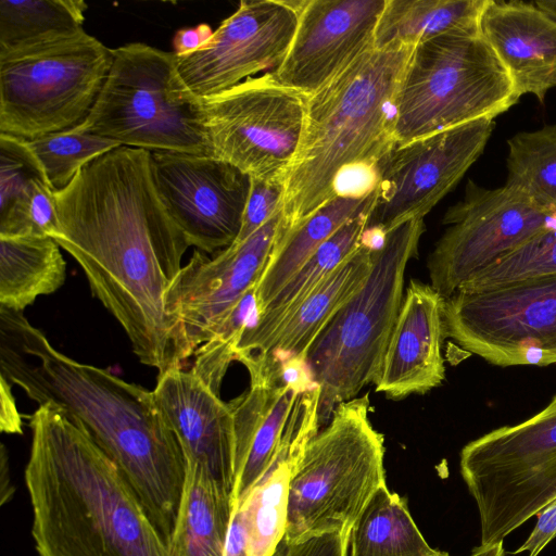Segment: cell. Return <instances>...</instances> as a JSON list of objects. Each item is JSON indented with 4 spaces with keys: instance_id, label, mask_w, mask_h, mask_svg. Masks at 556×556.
Listing matches in <instances>:
<instances>
[{
    "instance_id": "6da1fadb",
    "label": "cell",
    "mask_w": 556,
    "mask_h": 556,
    "mask_svg": "<svg viewBox=\"0 0 556 556\" xmlns=\"http://www.w3.org/2000/svg\"><path fill=\"white\" fill-rule=\"evenodd\" d=\"M52 238L80 265L92 294L157 376L192 356L167 315L165 292L189 244L156 191L151 152L118 147L88 163L54 192Z\"/></svg>"
},
{
    "instance_id": "7a4b0ae2",
    "label": "cell",
    "mask_w": 556,
    "mask_h": 556,
    "mask_svg": "<svg viewBox=\"0 0 556 556\" xmlns=\"http://www.w3.org/2000/svg\"><path fill=\"white\" fill-rule=\"evenodd\" d=\"M0 376L85 430L116 465L169 546L187 463L153 391L66 356L23 312L1 306Z\"/></svg>"
},
{
    "instance_id": "3957f363",
    "label": "cell",
    "mask_w": 556,
    "mask_h": 556,
    "mask_svg": "<svg viewBox=\"0 0 556 556\" xmlns=\"http://www.w3.org/2000/svg\"><path fill=\"white\" fill-rule=\"evenodd\" d=\"M38 556H174L116 465L51 404L28 416Z\"/></svg>"
},
{
    "instance_id": "277c9868",
    "label": "cell",
    "mask_w": 556,
    "mask_h": 556,
    "mask_svg": "<svg viewBox=\"0 0 556 556\" xmlns=\"http://www.w3.org/2000/svg\"><path fill=\"white\" fill-rule=\"evenodd\" d=\"M414 48H374L306 97L303 134L285 177L282 236L334 198L343 176L378 172L395 148V97Z\"/></svg>"
},
{
    "instance_id": "5b68a950",
    "label": "cell",
    "mask_w": 556,
    "mask_h": 556,
    "mask_svg": "<svg viewBox=\"0 0 556 556\" xmlns=\"http://www.w3.org/2000/svg\"><path fill=\"white\" fill-rule=\"evenodd\" d=\"M424 231V218H415L384 235L362 288L309 346L305 362L320 390L319 428L329 422L339 404L376 383L402 306L405 269L417 254Z\"/></svg>"
},
{
    "instance_id": "8992f818",
    "label": "cell",
    "mask_w": 556,
    "mask_h": 556,
    "mask_svg": "<svg viewBox=\"0 0 556 556\" xmlns=\"http://www.w3.org/2000/svg\"><path fill=\"white\" fill-rule=\"evenodd\" d=\"M369 413L368 394L339 404L304 447L290 478L285 543L350 531L386 484L383 437Z\"/></svg>"
},
{
    "instance_id": "52a82bcc",
    "label": "cell",
    "mask_w": 556,
    "mask_h": 556,
    "mask_svg": "<svg viewBox=\"0 0 556 556\" xmlns=\"http://www.w3.org/2000/svg\"><path fill=\"white\" fill-rule=\"evenodd\" d=\"M112 52L98 99L74 128L150 152L211 156L203 100L182 80L175 53L140 42Z\"/></svg>"
},
{
    "instance_id": "ba28073f",
    "label": "cell",
    "mask_w": 556,
    "mask_h": 556,
    "mask_svg": "<svg viewBox=\"0 0 556 556\" xmlns=\"http://www.w3.org/2000/svg\"><path fill=\"white\" fill-rule=\"evenodd\" d=\"M519 98L481 34L427 40L415 46L395 97V144L477 119H494Z\"/></svg>"
},
{
    "instance_id": "9c48e42d",
    "label": "cell",
    "mask_w": 556,
    "mask_h": 556,
    "mask_svg": "<svg viewBox=\"0 0 556 556\" xmlns=\"http://www.w3.org/2000/svg\"><path fill=\"white\" fill-rule=\"evenodd\" d=\"M459 471L478 509L480 545L504 542L556 498V394L532 417L468 442Z\"/></svg>"
},
{
    "instance_id": "30bf717a",
    "label": "cell",
    "mask_w": 556,
    "mask_h": 556,
    "mask_svg": "<svg viewBox=\"0 0 556 556\" xmlns=\"http://www.w3.org/2000/svg\"><path fill=\"white\" fill-rule=\"evenodd\" d=\"M112 61V49L86 31L0 58V134L29 141L78 126Z\"/></svg>"
},
{
    "instance_id": "8fae6325",
    "label": "cell",
    "mask_w": 556,
    "mask_h": 556,
    "mask_svg": "<svg viewBox=\"0 0 556 556\" xmlns=\"http://www.w3.org/2000/svg\"><path fill=\"white\" fill-rule=\"evenodd\" d=\"M444 337L500 366L556 364V275L444 299Z\"/></svg>"
},
{
    "instance_id": "7c38bea8",
    "label": "cell",
    "mask_w": 556,
    "mask_h": 556,
    "mask_svg": "<svg viewBox=\"0 0 556 556\" xmlns=\"http://www.w3.org/2000/svg\"><path fill=\"white\" fill-rule=\"evenodd\" d=\"M202 100L211 156L252 178L285 180L303 134L305 96L268 72Z\"/></svg>"
},
{
    "instance_id": "4fadbf2b",
    "label": "cell",
    "mask_w": 556,
    "mask_h": 556,
    "mask_svg": "<svg viewBox=\"0 0 556 556\" xmlns=\"http://www.w3.org/2000/svg\"><path fill=\"white\" fill-rule=\"evenodd\" d=\"M556 223V214L506 186L468 180L464 198L445 212L447 226L429 254L431 287L443 299L470 278Z\"/></svg>"
},
{
    "instance_id": "5bb4252c",
    "label": "cell",
    "mask_w": 556,
    "mask_h": 556,
    "mask_svg": "<svg viewBox=\"0 0 556 556\" xmlns=\"http://www.w3.org/2000/svg\"><path fill=\"white\" fill-rule=\"evenodd\" d=\"M494 126L481 118L395 146L378 168L365 231L386 235L424 218L479 159Z\"/></svg>"
},
{
    "instance_id": "9a60e30c",
    "label": "cell",
    "mask_w": 556,
    "mask_h": 556,
    "mask_svg": "<svg viewBox=\"0 0 556 556\" xmlns=\"http://www.w3.org/2000/svg\"><path fill=\"white\" fill-rule=\"evenodd\" d=\"M159 197L189 247L214 253L239 236L251 177L208 155L151 152Z\"/></svg>"
},
{
    "instance_id": "2e32d148",
    "label": "cell",
    "mask_w": 556,
    "mask_h": 556,
    "mask_svg": "<svg viewBox=\"0 0 556 556\" xmlns=\"http://www.w3.org/2000/svg\"><path fill=\"white\" fill-rule=\"evenodd\" d=\"M282 235V208L240 243L214 257L195 249L165 292V309L191 355L210 340L237 303L258 282Z\"/></svg>"
},
{
    "instance_id": "e0dca14e",
    "label": "cell",
    "mask_w": 556,
    "mask_h": 556,
    "mask_svg": "<svg viewBox=\"0 0 556 556\" xmlns=\"http://www.w3.org/2000/svg\"><path fill=\"white\" fill-rule=\"evenodd\" d=\"M296 25L298 1L242 0L201 48L175 54L177 70L195 96H215L256 73L275 71Z\"/></svg>"
},
{
    "instance_id": "ac0fdd59",
    "label": "cell",
    "mask_w": 556,
    "mask_h": 556,
    "mask_svg": "<svg viewBox=\"0 0 556 556\" xmlns=\"http://www.w3.org/2000/svg\"><path fill=\"white\" fill-rule=\"evenodd\" d=\"M386 1H298L296 30L275 78L305 97L321 89L375 48Z\"/></svg>"
},
{
    "instance_id": "d6986e66",
    "label": "cell",
    "mask_w": 556,
    "mask_h": 556,
    "mask_svg": "<svg viewBox=\"0 0 556 556\" xmlns=\"http://www.w3.org/2000/svg\"><path fill=\"white\" fill-rule=\"evenodd\" d=\"M250 374V388L229 402L235 427L236 507L270 470L282 430L298 394L314 382H291L274 355L238 359Z\"/></svg>"
},
{
    "instance_id": "ffe728a7",
    "label": "cell",
    "mask_w": 556,
    "mask_h": 556,
    "mask_svg": "<svg viewBox=\"0 0 556 556\" xmlns=\"http://www.w3.org/2000/svg\"><path fill=\"white\" fill-rule=\"evenodd\" d=\"M152 391L164 420L181 445L186 463L204 468L233 495L235 427L230 404L182 367L157 376Z\"/></svg>"
},
{
    "instance_id": "44dd1931",
    "label": "cell",
    "mask_w": 556,
    "mask_h": 556,
    "mask_svg": "<svg viewBox=\"0 0 556 556\" xmlns=\"http://www.w3.org/2000/svg\"><path fill=\"white\" fill-rule=\"evenodd\" d=\"M443 306L444 299L431 285L410 280L375 383L377 392L401 400L444 381Z\"/></svg>"
},
{
    "instance_id": "7402d4cb",
    "label": "cell",
    "mask_w": 556,
    "mask_h": 556,
    "mask_svg": "<svg viewBox=\"0 0 556 556\" xmlns=\"http://www.w3.org/2000/svg\"><path fill=\"white\" fill-rule=\"evenodd\" d=\"M480 34L506 68L517 93L543 103L556 87V20L523 1L486 0Z\"/></svg>"
},
{
    "instance_id": "603a6c76",
    "label": "cell",
    "mask_w": 556,
    "mask_h": 556,
    "mask_svg": "<svg viewBox=\"0 0 556 556\" xmlns=\"http://www.w3.org/2000/svg\"><path fill=\"white\" fill-rule=\"evenodd\" d=\"M367 213L345 223L290 278L266 307L245 327L236 348V361L268 354L285 323L309 294L363 243Z\"/></svg>"
},
{
    "instance_id": "cb8c5ba5",
    "label": "cell",
    "mask_w": 556,
    "mask_h": 556,
    "mask_svg": "<svg viewBox=\"0 0 556 556\" xmlns=\"http://www.w3.org/2000/svg\"><path fill=\"white\" fill-rule=\"evenodd\" d=\"M374 250L363 242L309 294L277 333L269 352L271 355L281 363L306 361L314 340L368 278Z\"/></svg>"
},
{
    "instance_id": "d4e9b609",
    "label": "cell",
    "mask_w": 556,
    "mask_h": 556,
    "mask_svg": "<svg viewBox=\"0 0 556 556\" xmlns=\"http://www.w3.org/2000/svg\"><path fill=\"white\" fill-rule=\"evenodd\" d=\"M376 190L367 194H337L298 227L282 236L254 288L255 312L261 313L290 278L339 228L368 212Z\"/></svg>"
},
{
    "instance_id": "484cf974",
    "label": "cell",
    "mask_w": 556,
    "mask_h": 556,
    "mask_svg": "<svg viewBox=\"0 0 556 556\" xmlns=\"http://www.w3.org/2000/svg\"><path fill=\"white\" fill-rule=\"evenodd\" d=\"M235 511L232 493L204 468L187 463L169 548L174 556H224Z\"/></svg>"
},
{
    "instance_id": "4316f807",
    "label": "cell",
    "mask_w": 556,
    "mask_h": 556,
    "mask_svg": "<svg viewBox=\"0 0 556 556\" xmlns=\"http://www.w3.org/2000/svg\"><path fill=\"white\" fill-rule=\"evenodd\" d=\"M486 0H387L375 48L417 46L450 34H480Z\"/></svg>"
},
{
    "instance_id": "83f0119b",
    "label": "cell",
    "mask_w": 556,
    "mask_h": 556,
    "mask_svg": "<svg viewBox=\"0 0 556 556\" xmlns=\"http://www.w3.org/2000/svg\"><path fill=\"white\" fill-rule=\"evenodd\" d=\"M60 248L50 236L0 237V306L24 312L60 289L66 278Z\"/></svg>"
},
{
    "instance_id": "f1b7e54d",
    "label": "cell",
    "mask_w": 556,
    "mask_h": 556,
    "mask_svg": "<svg viewBox=\"0 0 556 556\" xmlns=\"http://www.w3.org/2000/svg\"><path fill=\"white\" fill-rule=\"evenodd\" d=\"M346 556H450L431 547L405 501L382 485L350 529Z\"/></svg>"
},
{
    "instance_id": "f546056e",
    "label": "cell",
    "mask_w": 556,
    "mask_h": 556,
    "mask_svg": "<svg viewBox=\"0 0 556 556\" xmlns=\"http://www.w3.org/2000/svg\"><path fill=\"white\" fill-rule=\"evenodd\" d=\"M86 10L81 0H1L0 58L81 34Z\"/></svg>"
},
{
    "instance_id": "4dcf8cb0",
    "label": "cell",
    "mask_w": 556,
    "mask_h": 556,
    "mask_svg": "<svg viewBox=\"0 0 556 556\" xmlns=\"http://www.w3.org/2000/svg\"><path fill=\"white\" fill-rule=\"evenodd\" d=\"M507 144L505 186L556 214V125L518 132Z\"/></svg>"
},
{
    "instance_id": "1f68e13d",
    "label": "cell",
    "mask_w": 556,
    "mask_h": 556,
    "mask_svg": "<svg viewBox=\"0 0 556 556\" xmlns=\"http://www.w3.org/2000/svg\"><path fill=\"white\" fill-rule=\"evenodd\" d=\"M26 142L53 192L65 189L91 161L122 147L114 140L75 128Z\"/></svg>"
},
{
    "instance_id": "d6a6232c",
    "label": "cell",
    "mask_w": 556,
    "mask_h": 556,
    "mask_svg": "<svg viewBox=\"0 0 556 556\" xmlns=\"http://www.w3.org/2000/svg\"><path fill=\"white\" fill-rule=\"evenodd\" d=\"M556 275V223L483 269L457 291L480 292Z\"/></svg>"
},
{
    "instance_id": "836d02e7",
    "label": "cell",
    "mask_w": 556,
    "mask_h": 556,
    "mask_svg": "<svg viewBox=\"0 0 556 556\" xmlns=\"http://www.w3.org/2000/svg\"><path fill=\"white\" fill-rule=\"evenodd\" d=\"M254 289L250 290L224 318L213 337L194 353L191 371L214 393L220 394L226 371L236 361V348L245 327L254 319Z\"/></svg>"
},
{
    "instance_id": "e575fe53",
    "label": "cell",
    "mask_w": 556,
    "mask_h": 556,
    "mask_svg": "<svg viewBox=\"0 0 556 556\" xmlns=\"http://www.w3.org/2000/svg\"><path fill=\"white\" fill-rule=\"evenodd\" d=\"M58 230L54 192L45 176L0 205V237L50 236Z\"/></svg>"
},
{
    "instance_id": "d590c367",
    "label": "cell",
    "mask_w": 556,
    "mask_h": 556,
    "mask_svg": "<svg viewBox=\"0 0 556 556\" xmlns=\"http://www.w3.org/2000/svg\"><path fill=\"white\" fill-rule=\"evenodd\" d=\"M285 193V180H264L251 177L242 225L233 243H240L266 224L280 208Z\"/></svg>"
},
{
    "instance_id": "8d00e7d4",
    "label": "cell",
    "mask_w": 556,
    "mask_h": 556,
    "mask_svg": "<svg viewBox=\"0 0 556 556\" xmlns=\"http://www.w3.org/2000/svg\"><path fill=\"white\" fill-rule=\"evenodd\" d=\"M349 532L314 536L295 544L282 541L274 556H346Z\"/></svg>"
},
{
    "instance_id": "74e56055",
    "label": "cell",
    "mask_w": 556,
    "mask_h": 556,
    "mask_svg": "<svg viewBox=\"0 0 556 556\" xmlns=\"http://www.w3.org/2000/svg\"><path fill=\"white\" fill-rule=\"evenodd\" d=\"M556 538V498L536 514V522L525 542L513 552L514 555L528 553L539 556L540 553Z\"/></svg>"
},
{
    "instance_id": "f35d334b",
    "label": "cell",
    "mask_w": 556,
    "mask_h": 556,
    "mask_svg": "<svg viewBox=\"0 0 556 556\" xmlns=\"http://www.w3.org/2000/svg\"><path fill=\"white\" fill-rule=\"evenodd\" d=\"M8 380L0 376V430L10 434H22V416Z\"/></svg>"
},
{
    "instance_id": "ab89813d",
    "label": "cell",
    "mask_w": 556,
    "mask_h": 556,
    "mask_svg": "<svg viewBox=\"0 0 556 556\" xmlns=\"http://www.w3.org/2000/svg\"><path fill=\"white\" fill-rule=\"evenodd\" d=\"M213 33L211 26L205 23L178 29L173 38L174 53L182 55L198 50L212 37Z\"/></svg>"
},
{
    "instance_id": "60d3db41",
    "label": "cell",
    "mask_w": 556,
    "mask_h": 556,
    "mask_svg": "<svg viewBox=\"0 0 556 556\" xmlns=\"http://www.w3.org/2000/svg\"><path fill=\"white\" fill-rule=\"evenodd\" d=\"M224 556H249L245 523L239 509L232 515Z\"/></svg>"
},
{
    "instance_id": "b9f144b4",
    "label": "cell",
    "mask_w": 556,
    "mask_h": 556,
    "mask_svg": "<svg viewBox=\"0 0 556 556\" xmlns=\"http://www.w3.org/2000/svg\"><path fill=\"white\" fill-rule=\"evenodd\" d=\"M0 502L1 505H4L8 501H10L14 494V488L11 484L10 479V468H9V457L5 446L1 445V457H0Z\"/></svg>"
},
{
    "instance_id": "7bdbcfd3",
    "label": "cell",
    "mask_w": 556,
    "mask_h": 556,
    "mask_svg": "<svg viewBox=\"0 0 556 556\" xmlns=\"http://www.w3.org/2000/svg\"><path fill=\"white\" fill-rule=\"evenodd\" d=\"M534 3L538 8L556 20V0H540Z\"/></svg>"
},
{
    "instance_id": "ee69618b",
    "label": "cell",
    "mask_w": 556,
    "mask_h": 556,
    "mask_svg": "<svg viewBox=\"0 0 556 556\" xmlns=\"http://www.w3.org/2000/svg\"><path fill=\"white\" fill-rule=\"evenodd\" d=\"M469 556H501L497 551L492 547L478 546L470 553Z\"/></svg>"
}]
</instances>
